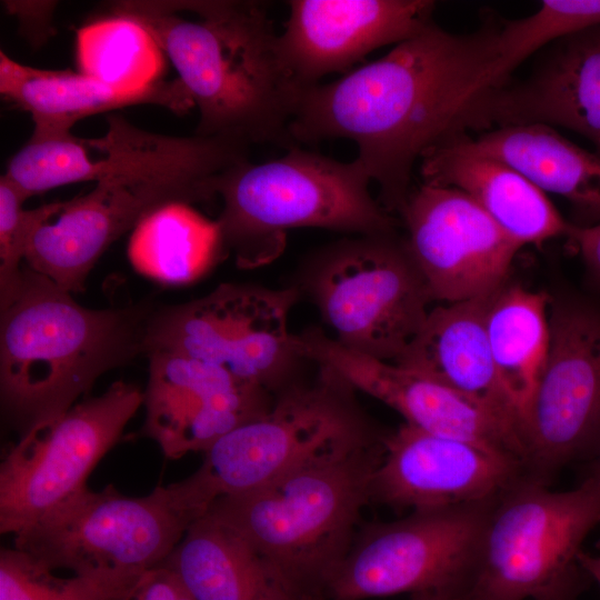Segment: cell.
<instances>
[{
  "label": "cell",
  "instance_id": "obj_37",
  "mask_svg": "<svg viewBox=\"0 0 600 600\" xmlns=\"http://www.w3.org/2000/svg\"><path fill=\"white\" fill-rule=\"evenodd\" d=\"M579 594L577 593H563V594L548 597L543 600H577Z\"/></svg>",
  "mask_w": 600,
  "mask_h": 600
},
{
  "label": "cell",
  "instance_id": "obj_22",
  "mask_svg": "<svg viewBox=\"0 0 600 600\" xmlns=\"http://www.w3.org/2000/svg\"><path fill=\"white\" fill-rule=\"evenodd\" d=\"M423 183L468 194L517 243L568 238L567 221L546 192L509 164L467 149L456 134L421 157Z\"/></svg>",
  "mask_w": 600,
  "mask_h": 600
},
{
  "label": "cell",
  "instance_id": "obj_28",
  "mask_svg": "<svg viewBox=\"0 0 600 600\" xmlns=\"http://www.w3.org/2000/svg\"><path fill=\"white\" fill-rule=\"evenodd\" d=\"M76 56L80 73L120 91L150 89L162 79L164 53L139 22L111 16L77 32Z\"/></svg>",
  "mask_w": 600,
  "mask_h": 600
},
{
  "label": "cell",
  "instance_id": "obj_11",
  "mask_svg": "<svg viewBox=\"0 0 600 600\" xmlns=\"http://www.w3.org/2000/svg\"><path fill=\"white\" fill-rule=\"evenodd\" d=\"M497 499L414 510L364 527L326 596L363 600L430 592L453 600L467 584Z\"/></svg>",
  "mask_w": 600,
  "mask_h": 600
},
{
  "label": "cell",
  "instance_id": "obj_16",
  "mask_svg": "<svg viewBox=\"0 0 600 600\" xmlns=\"http://www.w3.org/2000/svg\"><path fill=\"white\" fill-rule=\"evenodd\" d=\"M524 477L516 458L407 422L384 433L370 500L423 510L494 500Z\"/></svg>",
  "mask_w": 600,
  "mask_h": 600
},
{
  "label": "cell",
  "instance_id": "obj_1",
  "mask_svg": "<svg viewBox=\"0 0 600 600\" xmlns=\"http://www.w3.org/2000/svg\"><path fill=\"white\" fill-rule=\"evenodd\" d=\"M518 66L506 21L489 17L469 33L432 22L379 60L302 89L289 132L296 144L352 140L380 204L400 212L416 161L466 132L472 108Z\"/></svg>",
  "mask_w": 600,
  "mask_h": 600
},
{
  "label": "cell",
  "instance_id": "obj_10",
  "mask_svg": "<svg viewBox=\"0 0 600 600\" xmlns=\"http://www.w3.org/2000/svg\"><path fill=\"white\" fill-rule=\"evenodd\" d=\"M308 384L283 389L261 417L216 441L196 473L216 500L264 486L320 459L382 441L354 389L320 366Z\"/></svg>",
  "mask_w": 600,
  "mask_h": 600
},
{
  "label": "cell",
  "instance_id": "obj_30",
  "mask_svg": "<svg viewBox=\"0 0 600 600\" xmlns=\"http://www.w3.org/2000/svg\"><path fill=\"white\" fill-rule=\"evenodd\" d=\"M27 199L2 174L0 177V308L17 293L23 277L20 263L26 259L32 234L44 222L60 213L67 201L32 210L23 209Z\"/></svg>",
  "mask_w": 600,
  "mask_h": 600
},
{
  "label": "cell",
  "instance_id": "obj_24",
  "mask_svg": "<svg viewBox=\"0 0 600 600\" xmlns=\"http://www.w3.org/2000/svg\"><path fill=\"white\" fill-rule=\"evenodd\" d=\"M469 150L500 160L539 187L564 198L579 227L600 223V157L572 143L552 127L494 128L477 138L456 134Z\"/></svg>",
  "mask_w": 600,
  "mask_h": 600
},
{
  "label": "cell",
  "instance_id": "obj_19",
  "mask_svg": "<svg viewBox=\"0 0 600 600\" xmlns=\"http://www.w3.org/2000/svg\"><path fill=\"white\" fill-rule=\"evenodd\" d=\"M277 43L302 90L346 72L371 51L400 43L432 23L431 0H291Z\"/></svg>",
  "mask_w": 600,
  "mask_h": 600
},
{
  "label": "cell",
  "instance_id": "obj_12",
  "mask_svg": "<svg viewBox=\"0 0 600 600\" xmlns=\"http://www.w3.org/2000/svg\"><path fill=\"white\" fill-rule=\"evenodd\" d=\"M520 438L524 477L546 486L564 466L600 452V300H551L548 354Z\"/></svg>",
  "mask_w": 600,
  "mask_h": 600
},
{
  "label": "cell",
  "instance_id": "obj_3",
  "mask_svg": "<svg viewBox=\"0 0 600 600\" xmlns=\"http://www.w3.org/2000/svg\"><path fill=\"white\" fill-rule=\"evenodd\" d=\"M110 11L142 24L171 61L199 110L196 134L296 147L289 126L301 89L262 2L122 0Z\"/></svg>",
  "mask_w": 600,
  "mask_h": 600
},
{
  "label": "cell",
  "instance_id": "obj_31",
  "mask_svg": "<svg viewBox=\"0 0 600 600\" xmlns=\"http://www.w3.org/2000/svg\"><path fill=\"white\" fill-rule=\"evenodd\" d=\"M120 600H197L179 576L163 563L142 572Z\"/></svg>",
  "mask_w": 600,
  "mask_h": 600
},
{
  "label": "cell",
  "instance_id": "obj_9",
  "mask_svg": "<svg viewBox=\"0 0 600 600\" xmlns=\"http://www.w3.org/2000/svg\"><path fill=\"white\" fill-rule=\"evenodd\" d=\"M342 346L396 362L433 301L406 239L357 234L318 249L299 282Z\"/></svg>",
  "mask_w": 600,
  "mask_h": 600
},
{
  "label": "cell",
  "instance_id": "obj_35",
  "mask_svg": "<svg viewBox=\"0 0 600 600\" xmlns=\"http://www.w3.org/2000/svg\"><path fill=\"white\" fill-rule=\"evenodd\" d=\"M600 499V452L590 461L586 478L582 480Z\"/></svg>",
  "mask_w": 600,
  "mask_h": 600
},
{
  "label": "cell",
  "instance_id": "obj_33",
  "mask_svg": "<svg viewBox=\"0 0 600 600\" xmlns=\"http://www.w3.org/2000/svg\"><path fill=\"white\" fill-rule=\"evenodd\" d=\"M567 239L580 254L590 284L600 291V223L589 227L572 223Z\"/></svg>",
  "mask_w": 600,
  "mask_h": 600
},
{
  "label": "cell",
  "instance_id": "obj_6",
  "mask_svg": "<svg viewBox=\"0 0 600 600\" xmlns=\"http://www.w3.org/2000/svg\"><path fill=\"white\" fill-rule=\"evenodd\" d=\"M370 182L357 159L341 162L298 147L278 159L244 161L226 172L217 188L224 249L238 266L253 268L281 252L291 229L396 232L397 221L372 198Z\"/></svg>",
  "mask_w": 600,
  "mask_h": 600
},
{
  "label": "cell",
  "instance_id": "obj_17",
  "mask_svg": "<svg viewBox=\"0 0 600 600\" xmlns=\"http://www.w3.org/2000/svg\"><path fill=\"white\" fill-rule=\"evenodd\" d=\"M302 360L326 366L427 432L468 441L511 456L523 466L518 436L491 412L441 382L342 346L317 328L293 334Z\"/></svg>",
  "mask_w": 600,
  "mask_h": 600
},
{
  "label": "cell",
  "instance_id": "obj_27",
  "mask_svg": "<svg viewBox=\"0 0 600 600\" xmlns=\"http://www.w3.org/2000/svg\"><path fill=\"white\" fill-rule=\"evenodd\" d=\"M217 220L173 202L146 216L132 230L128 256L140 273L169 284L202 277L224 253Z\"/></svg>",
  "mask_w": 600,
  "mask_h": 600
},
{
  "label": "cell",
  "instance_id": "obj_34",
  "mask_svg": "<svg viewBox=\"0 0 600 600\" xmlns=\"http://www.w3.org/2000/svg\"><path fill=\"white\" fill-rule=\"evenodd\" d=\"M578 561L588 577L596 581L600 588V556H593L581 550L578 556Z\"/></svg>",
  "mask_w": 600,
  "mask_h": 600
},
{
  "label": "cell",
  "instance_id": "obj_14",
  "mask_svg": "<svg viewBox=\"0 0 600 600\" xmlns=\"http://www.w3.org/2000/svg\"><path fill=\"white\" fill-rule=\"evenodd\" d=\"M142 403L138 387L117 381L22 433L0 463L1 533L17 536L88 488V476Z\"/></svg>",
  "mask_w": 600,
  "mask_h": 600
},
{
  "label": "cell",
  "instance_id": "obj_18",
  "mask_svg": "<svg viewBox=\"0 0 600 600\" xmlns=\"http://www.w3.org/2000/svg\"><path fill=\"white\" fill-rule=\"evenodd\" d=\"M148 356L143 434L168 458L206 452L221 437L272 406L269 391L220 367L163 350Z\"/></svg>",
  "mask_w": 600,
  "mask_h": 600
},
{
  "label": "cell",
  "instance_id": "obj_20",
  "mask_svg": "<svg viewBox=\"0 0 600 600\" xmlns=\"http://www.w3.org/2000/svg\"><path fill=\"white\" fill-rule=\"evenodd\" d=\"M533 123L574 131L600 157V22L544 46L524 80L507 82L477 102L468 128Z\"/></svg>",
  "mask_w": 600,
  "mask_h": 600
},
{
  "label": "cell",
  "instance_id": "obj_26",
  "mask_svg": "<svg viewBox=\"0 0 600 600\" xmlns=\"http://www.w3.org/2000/svg\"><path fill=\"white\" fill-rule=\"evenodd\" d=\"M486 331L500 382L520 419L543 370L550 342V298L504 284L489 299Z\"/></svg>",
  "mask_w": 600,
  "mask_h": 600
},
{
  "label": "cell",
  "instance_id": "obj_4",
  "mask_svg": "<svg viewBox=\"0 0 600 600\" xmlns=\"http://www.w3.org/2000/svg\"><path fill=\"white\" fill-rule=\"evenodd\" d=\"M153 308L89 309L48 278L23 269L1 308L2 408L24 433L86 394L106 371L146 352Z\"/></svg>",
  "mask_w": 600,
  "mask_h": 600
},
{
  "label": "cell",
  "instance_id": "obj_5",
  "mask_svg": "<svg viewBox=\"0 0 600 600\" xmlns=\"http://www.w3.org/2000/svg\"><path fill=\"white\" fill-rule=\"evenodd\" d=\"M382 441L330 456L257 489L219 497L207 512L238 533L300 600H318L356 539Z\"/></svg>",
  "mask_w": 600,
  "mask_h": 600
},
{
  "label": "cell",
  "instance_id": "obj_25",
  "mask_svg": "<svg viewBox=\"0 0 600 600\" xmlns=\"http://www.w3.org/2000/svg\"><path fill=\"white\" fill-rule=\"evenodd\" d=\"M162 563L197 600H300L238 533L208 513Z\"/></svg>",
  "mask_w": 600,
  "mask_h": 600
},
{
  "label": "cell",
  "instance_id": "obj_13",
  "mask_svg": "<svg viewBox=\"0 0 600 600\" xmlns=\"http://www.w3.org/2000/svg\"><path fill=\"white\" fill-rule=\"evenodd\" d=\"M301 292L222 283L207 296L154 309L146 353L163 350L197 359L267 391L282 387L302 360L288 318Z\"/></svg>",
  "mask_w": 600,
  "mask_h": 600
},
{
  "label": "cell",
  "instance_id": "obj_29",
  "mask_svg": "<svg viewBox=\"0 0 600 600\" xmlns=\"http://www.w3.org/2000/svg\"><path fill=\"white\" fill-rule=\"evenodd\" d=\"M27 552H0V600H120L144 571L96 569L57 577Z\"/></svg>",
  "mask_w": 600,
  "mask_h": 600
},
{
  "label": "cell",
  "instance_id": "obj_23",
  "mask_svg": "<svg viewBox=\"0 0 600 600\" xmlns=\"http://www.w3.org/2000/svg\"><path fill=\"white\" fill-rule=\"evenodd\" d=\"M0 93L30 113L29 140L64 136L79 120L131 104L150 103L184 113L194 107L178 78L137 92L120 91L82 73L29 67L0 51Z\"/></svg>",
  "mask_w": 600,
  "mask_h": 600
},
{
  "label": "cell",
  "instance_id": "obj_32",
  "mask_svg": "<svg viewBox=\"0 0 600 600\" xmlns=\"http://www.w3.org/2000/svg\"><path fill=\"white\" fill-rule=\"evenodd\" d=\"M4 3L10 12L18 16L20 28L30 41L41 44L54 33L51 17L56 2L6 1Z\"/></svg>",
  "mask_w": 600,
  "mask_h": 600
},
{
  "label": "cell",
  "instance_id": "obj_21",
  "mask_svg": "<svg viewBox=\"0 0 600 600\" xmlns=\"http://www.w3.org/2000/svg\"><path fill=\"white\" fill-rule=\"evenodd\" d=\"M491 296L431 308L394 363L478 403L514 431L521 442L519 414L500 382L487 338L486 311Z\"/></svg>",
  "mask_w": 600,
  "mask_h": 600
},
{
  "label": "cell",
  "instance_id": "obj_8",
  "mask_svg": "<svg viewBox=\"0 0 600 600\" xmlns=\"http://www.w3.org/2000/svg\"><path fill=\"white\" fill-rule=\"evenodd\" d=\"M213 502L193 473L143 497L86 488L14 536L13 547L53 571H146L169 557Z\"/></svg>",
  "mask_w": 600,
  "mask_h": 600
},
{
  "label": "cell",
  "instance_id": "obj_7",
  "mask_svg": "<svg viewBox=\"0 0 600 600\" xmlns=\"http://www.w3.org/2000/svg\"><path fill=\"white\" fill-rule=\"evenodd\" d=\"M600 523L584 482L569 491L523 477L496 501L466 587L453 600H543L580 594L591 580L578 561Z\"/></svg>",
  "mask_w": 600,
  "mask_h": 600
},
{
  "label": "cell",
  "instance_id": "obj_2",
  "mask_svg": "<svg viewBox=\"0 0 600 600\" xmlns=\"http://www.w3.org/2000/svg\"><path fill=\"white\" fill-rule=\"evenodd\" d=\"M104 136L86 139L70 178L96 182L32 234L28 268L68 292H79L98 259L150 212L173 203L214 199L221 177L243 160L241 147L223 137H174L140 129L124 117H107Z\"/></svg>",
  "mask_w": 600,
  "mask_h": 600
},
{
  "label": "cell",
  "instance_id": "obj_15",
  "mask_svg": "<svg viewBox=\"0 0 600 600\" xmlns=\"http://www.w3.org/2000/svg\"><path fill=\"white\" fill-rule=\"evenodd\" d=\"M407 246L433 301L488 297L522 248L464 192L422 183L399 212Z\"/></svg>",
  "mask_w": 600,
  "mask_h": 600
},
{
  "label": "cell",
  "instance_id": "obj_36",
  "mask_svg": "<svg viewBox=\"0 0 600 600\" xmlns=\"http://www.w3.org/2000/svg\"><path fill=\"white\" fill-rule=\"evenodd\" d=\"M410 600H450V599L441 594L424 592V593L411 594Z\"/></svg>",
  "mask_w": 600,
  "mask_h": 600
}]
</instances>
